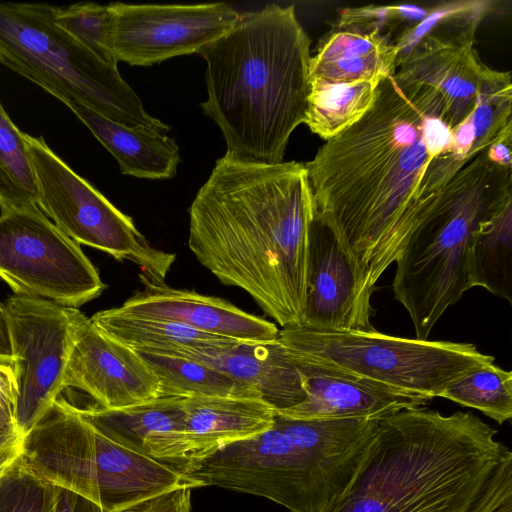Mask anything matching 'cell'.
Instances as JSON below:
<instances>
[{
    "label": "cell",
    "mask_w": 512,
    "mask_h": 512,
    "mask_svg": "<svg viewBox=\"0 0 512 512\" xmlns=\"http://www.w3.org/2000/svg\"><path fill=\"white\" fill-rule=\"evenodd\" d=\"M373 290L351 252L314 212L308 231L302 327L317 331H371Z\"/></svg>",
    "instance_id": "obj_15"
},
{
    "label": "cell",
    "mask_w": 512,
    "mask_h": 512,
    "mask_svg": "<svg viewBox=\"0 0 512 512\" xmlns=\"http://www.w3.org/2000/svg\"><path fill=\"white\" fill-rule=\"evenodd\" d=\"M181 357L223 372L276 412L297 406L306 397L301 374L278 339L238 341L222 349L187 352Z\"/></svg>",
    "instance_id": "obj_20"
},
{
    "label": "cell",
    "mask_w": 512,
    "mask_h": 512,
    "mask_svg": "<svg viewBox=\"0 0 512 512\" xmlns=\"http://www.w3.org/2000/svg\"><path fill=\"white\" fill-rule=\"evenodd\" d=\"M512 84L510 72L486 67L474 109L452 129V146L446 158L460 170L474 156L485 150L512 125Z\"/></svg>",
    "instance_id": "obj_25"
},
{
    "label": "cell",
    "mask_w": 512,
    "mask_h": 512,
    "mask_svg": "<svg viewBox=\"0 0 512 512\" xmlns=\"http://www.w3.org/2000/svg\"><path fill=\"white\" fill-rule=\"evenodd\" d=\"M512 125L508 126L486 149V154L493 164L511 169Z\"/></svg>",
    "instance_id": "obj_39"
},
{
    "label": "cell",
    "mask_w": 512,
    "mask_h": 512,
    "mask_svg": "<svg viewBox=\"0 0 512 512\" xmlns=\"http://www.w3.org/2000/svg\"><path fill=\"white\" fill-rule=\"evenodd\" d=\"M56 6L0 2V63L59 99L78 101L129 128L166 133L135 91L107 64L60 28Z\"/></svg>",
    "instance_id": "obj_8"
},
{
    "label": "cell",
    "mask_w": 512,
    "mask_h": 512,
    "mask_svg": "<svg viewBox=\"0 0 512 512\" xmlns=\"http://www.w3.org/2000/svg\"><path fill=\"white\" fill-rule=\"evenodd\" d=\"M288 356L301 374L306 391L302 403L277 411L289 418L381 420L401 410L423 406L431 400Z\"/></svg>",
    "instance_id": "obj_17"
},
{
    "label": "cell",
    "mask_w": 512,
    "mask_h": 512,
    "mask_svg": "<svg viewBox=\"0 0 512 512\" xmlns=\"http://www.w3.org/2000/svg\"><path fill=\"white\" fill-rule=\"evenodd\" d=\"M55 487L54 512H106L96 503L77 493Z\"/></svg>",
    "instance_id": "obj_38"
},
{
    "label": "cell",
    "mask_w": 512,
    "mask_h": 512,
    "mask_svg": "<svg viewBox=\"0 0 512 512\" xmlns=\"http://www.w3.org/2000/svg\"><path fill=\"white\" fill-rule=\"evenodd\" d=\"M143 289L118 309L127 314L175 322L208 334L241 342H272L278 327L223 299L153 283L140 276Z\"/></svg>",
    "instance_id": "obj_18"
},
{
    "label": "cell",
    "mask_w": 512,
    "mask_h": 512,
    "mask_svg": "<svg viewBox=\"0 0 512 512\" xmlns=\"http://www.w3.org/2000/svg\"><path fill=\"white\" fill-rule=\"evenodd\" d=\"M23 442L16 426L0 424V474L20 457Z\"/></svg>",
    "instance_id": "obj_37"
},
{
    "label": "cell",
    "mask_w": 512,
    "mask_h": 512,
    "mask_svg": "<svg viewBox=\"0 0 512 512\" xmlns=\"http://www.w3.org/2000/svg\"><path fill=\"white\" fill-rule=\"evenodd\" d=\"M116 60L151 66L198 53L225 35L239 13L227 3L192 5L109 4Z\"/></svg>",
    "instance_id": "obj_14"
},
{
    "label": "cell",
    "mask_w": 512,
    "mask_h": 512,
    "mask_svg": "<svg viewBox=\"0 0 512 512\" xmlns=\"http://www.w3.org/2000/svg\"><path fill=\"white\" fill-rule=\"evenodd\" d=\"M511 202V169L490 162L485 150L442 189L395 260L394 297L407 310L416 338L428 339L448 307L470 289L466 260L473 233Z\"/></svg>",
    "instance_id": "obj_6"
},
{
    "label": "cell",
    "mask_w": 512,
    "mask_h": 512,
    "mask_svg": "<svg viewBox=\"0 0 512 512\" xmlns=\"http://www.w3.org/2000/svg\"><path fill=\"white\" fill-rule=\"evenodd\" d=\"M452 139L439 93L391 76L363 118L304 163L315 215L337 232L369 289L438 203L425 175Z\"/></svg>",
    "instance_id": "obj_1"
},
{
    "label": "cell",
    "mask_w": 512,
    "mask_h": 512,
    "mask_svg": "<svg viewBox=\"0 0 512 512\" xmlns=\"http://www.w3.org/2000/svg\"><path fill=\"white\" fill-rule=\"evenodd\" d=\"M0 363H3V362H0Z\"/></svg>",
    "instance_id": "obj_41"
},
{
    "label": "cell",
    "mask_w": 512,
    "mask_h": 512,
    "mask_svg": "<svg viewBox=\"0 0 512 512\" xmlns=\"http://www.w3.org/2000/svg\"><path fill=\"white\" fill-rule=\"evenodd\" d=\"M427 12L428 9L412 5H369L346 8L341 12L337 29L360 33L377 31L385 35L384 31L396 24L408 23L409 26H412L420 22L427 15Z\"/></svg>",
    "instance_id": "obj_33"
},
{
    "label": "cell",
    "mask_w": 512,
    "mask_h": 512,
    "mask_svg": "<svg viewBox=\"0 0 512 512\" xmlns=\"http://www.w3.org/2000/svg\"><path fill=\"white\" fill-rule=\"evenodd\" d=\"M159 380V397L238 396L255 398L214 367L192 359L137 352ZM257 399V398H255Z\"/></svg>",
    "instance_id": "obj_28"
},
{
    "label": "cell",
    "mask_w": 512,
    "mask_h": 512,
    "mask_svg": "<svg viewBox=\"0 0 512 512\" xmlns=\"http://www.w3.org/2000/svg\"><path fill=\"white\" fill-rule=\"evenodd\" d=\"M4 308L16 384L15 425L25 437L64 390L76 308L17 294Z\"/></svg>",
    "instance_id": "obj_13"
},
{
    "label": "cell",
    "mask_w": 512,
    "mask_h": 512,
    "mask_svg": "<svg viewBox=\"0 0 512 512\" xmlns=\"http://www.w3.org/2000/svg\"><path fill=\"white\" fill-rule=\"evenodd\" d=\"M193 485L178 486L152 495L114 512H190Z\"/></svg>",
    "instance_id": "obj_35"
},
{
    "label": "cell",
    "mask_w": 512,
    "mask_h": 512,
    "mask_svg": "<svg viewBox=\"0 0 512 512\" xmlns=\"http://www.w3.org/2000/svg\"><path fill=\"white\" fill-rule=\"evenodd\" d=\"M0 278L14 294L76 309L106 288L80 245L38 206L1 212Z\"/></svg>",
    "instance_id": "obj_12"
},
{
    "label": "cell",
    "mask_w": 512,
    "mask_h": 512,
    "mask_svg": "<svg viewBox=\"0 0 512 512\" xmlns=\"http://www.w3.org/2000/svg\"><path fill=\"white\" fill-rule=\"evenodd\" d=\"M184 398L158 397L120 409L79 408L104 435L184 475L192 463L185 432Z\"/></svg>",
    "instance_id": "obj_19"
},
{
    "label": "cell",
    "mask_w": 512,
    "mask_h": 512,
    "mask_svg": "<svg viewBox=\"0 0 512 512\" xmlns=\"http://www.w3.org/2000/svg\"><path fill=\"white\" fill-rule=\"evenodd\" d=\"M55 488L19 457L0 474V512H54Z\"/></svg>",
    "instance_id": "obj_32"
},
{
    "label": "cell",
    "mask_w": 512,
    "mask_h": 512,
    "mask_svg": "<svg viewBox=\"0 0 512 512\" xmlns=\"http://www.w3.org/2000/svg\"><path fill=\"white\" fill-rule=\"evenodd\" d=\"M63 386L80 390L105 409H120L159 397V380L131 348L102 333L79 309Z\"/></svg>",
    "instance_id": "obj_16"
},
{
    "label": "cell",
    "mask_w": 512,
    "mask_h": 512,
    "mask_svg": "<svg viewBox=\"0 0 512 512\" xmlns=\"http://www.w3.org/2000/svg\"><path fill=\"white\" fill-rule=\"evenodd\" d=\"M380 82L326 84L309 81L304 123L322 139H332L371 109Z\"/></svg>",
    "instance_id": "obj_27"
},
{
    "label": "cell",
    "mask_w": 512,
    "mask_h": 512,
    "mask_svg": "<svg viewBox=\"0 0 512 512\" xmlns=\"http://www.w3.org/2000/svg\"><path fill=\"white\" fill-rule=\"evenodd\" d=\"M65 105L114 156L122 174L154 180L175 176L180 153L173 138L161 132L126 127L78 101Z\"/></svg>",
    "instance_id": "obj_22"
},
{
    "label": "cell",
    "mask_w": 512,
    "mask_h": 512,
    "mask_svg": "<svg viewBox=\"0 0 512 512\" xmlns=\"http://www.w3.org/2000/svg\"><path fill=\"white\" fill-rule=\"evenodd\" d=\"M37 206V188L24 132L0 102L1 212Z\"/></svg>",
    "instance_id": "obj_29"
},
{
    "label": "cell",
    "mask_w": 512,
    "mask_h": 512,
    "mask_svg": "<svg viewBox=\"0 0 512 512\" xmlns=\"http://www.w3.org/2000/svg\"><path fill=\"white\" fill-rule=\"evenodd\" d=\"M315 207L304 163L216 161L190 209L188 246L282 328L302 325Z\"/></svg>",
    "instance_id": "obj_2"
},
{
    "label": "cell",
    "mask_w": 512,
    "mask_h": 512,
    "mask_svg": "<svg viewBox=\"0 0 512 512\" xmlns=\"http://www.w3.org/2000/svg\"><path fill=\"white\" fill-rule=\"evenodd\" d=\"M469 288L512 302V202L473 233L466 260Z\"/></svg>",
    "instance_id": "obj_26"
},
{
    "label": "cell",
    "mask_w": 512,
    "mask_h": 512,
    "mask_svg": "<svg viewBox=\"0 0 512 512\" xmlns=\"http://www.w3.org/2000/svg\"><path fill=\"white\" fill-rule=\"evenodd\" d=\"M183 404L192 463L267 430L276 415L270 405L250 397L195 396L184 398Z\"/></svg>",
    "instance_id": "obj_21"
},
{
    "label": "cell",
    "mask_w": 512,
    "mask_h": 512,
    "mask_svg": "<svg viewBox=\"0 0 512 512\" xmlns=\"http://www.w3.org/2000/svg\"><path fill=\"white\" fill-rule=\"evenodd\" d=\"M492 1H453L428 9L418 23L393 42L399 61L396 83L435 89L443 105V122L452 130L475 107L486 65L475 50V33L492 9Z\"/></svg>",
    "instance_id": "obj_11"
},
{
    "label": "cell",
    "mask_w": 512,
    "mask_h": 512,
    "mask_svg": "<svg viewBox=\"0 0 512 512\" xmlns=\"http://www.w3.org/2000/svg\"><path fill=\"white\" fill-rule=\"evenodd\" d=\"M440 397L481 411L498 424L512 417V372L492 363L452 381Z\"/></svg>",
    "instance_id": "obj_30"
},
{
    "label": "cell",
    "mask_w": 512,
    "mask_h": 512,
    "mask_svg": "<svg viewBox=\"0 0 512 512\" xmlns=\"http://www.w3.org/2000/svg\"><path fill=\"white\" fill-rule=\"evenodd\" d=\"M23 463L45 481L114 512L182 486L200 487L177 470L134 452L57 398L24 437Z\"/></svg>",
    "instance_id": "obj_7"
},
{
    "label": "cell",
    "mask_w": 512,
    "mask_h": 512,
    "mask_svg": "<svg viewBox=\"0 0 512 512\" xmlns=\"http://www.w3.org/2000/svg\"><path fill=\"white\" fill-rule=\"evenodd\" d=\"M278 340L292 356L431 400L452 381L495 360L471 343L395 337L376 329L286 327Z\"/></svg>",
    "instance_id": "obj_9"
},
{
    "label": "cell",
    "mask_w": 512,
    "mask_h": 512,
    "mask_svg": "<svg viewBox=\"0 0 512 512\" xmlns=\"http://www.w3.org/2000/svg\"><path fill=\"white\" fill-rule=\"evenodd\" d=\"M0 362L12 366L13 354L8 318L4 305L0 304Z\"/></svg>",
    "instance_id": "obj_40"
},
{
    "label": "cell",
    "mask_w": 512,
    "mask_h": 512,
    "mask_svg": "<svg viewBox=\"0 0 512 512\" xmlns=\"http://www.w3.org/2000/svg\"><path fill=\"white\" fill-rule=\"evenodd\" d=\"M311 40L293 6L270 4L239 14L235 25L199 54L207 63L204 113L220 128L225 156L283 162L304 123Z\"/></svg>",
    "instance_id": "obj_3"
},
{
    "label": "cell",
    "mask_w": 512,
    "mask_h": 512,
    "mask_svg": "<svg viewBox=\"0 0 512 512\" xmlns=\"http://www.w3.org/2000/svg\"><path fill=\"white\" fill-rule=\"evenodd\" d=\"M16 384L12 366L0 363V424L15 425Z\"/></svg>",
    "instance_id": "obj_36"
},
{
    "label": "cell",
    "mask_w": 512,
    "mask_h": 512,
    "mask_svg": "<svg viewBox=\"0 0 512 512\" xmlns=\"http://www.w3.org/2000/svg\"><path fill=\"white\" fill-rule=\"evenodd\" d=\"M38 208L79 245L100 250L141 269V277L163 283L175 254L153 247L133 220L51 150L42 136L24 133Z\"/></svg>",
    "instance_id": "obj_10"
},
{
    "label": "cell",
    "mask_w": 512,
    "mask_h": 512,
    "mask_svg": "<svg viewBox=\"0 0 512 512\" xmlns=\"http://www.w3.org/2000/svg\"><path fill=\"white\" fill-rule=\"evenodd\" d=\"M398 50L377 31L337 30L310 59L308 81L345 84L394 76Z\"/></svg>",
    "instance_id": "obj_23"
},
{
    "label": "cell",
    "mask_w": 512,
    "mask_h": 512,
    "mask_svg": "<svg viewBox=\"0 0 512 512\" xmlns=\"http://www.w3.org/2000/svg\"><path fill=\"white\" fill-rule=\"evenodd\" d=\"M470 412L422 406L379 421L369 460L334 512H467L510 450Z\"/></svg>",
    "instance_id": "obj_4"
},
{
    "label": "cell",
    "mask_w": 512,
    "mask_h": 512,
    "mask_svg": "<svg viewBox=\"0 0 512 512\" xmlns=\"http://www.w3.org/2000/svg\"><path fill=\"white\" fill-rule=\"evenodd\" d=\"M90 320L105 335L140 353L182 356L238 342L175 322L127 314L118 307L99 311Z\"/></svg>",
    "instance_id": "obj_24"
},
{
    "label": "cell",
    "mask_w": 512,
    "mask_h": 512,
    "mask_svg": "<svg viewBox=\"0 0 512 512\" xmlns=\"http://www.w3.org/2000/svg\"><path fill=\"white\" fill-rule=\"evenodd\" d=\"M467 512H512V453L502 459Z\"/></svg>",
    "instance_id": "obj_34"
},
{
    "label": "cell",
    "mask_w": 512,
    "mask_h": 512,
    "mask_svg": "<svg viewBox=\"0 0 512 512\" xmlns=\"http://www.w3.org/2000/svg\"><path fill=\"white\" fill-rule=\"evenodd\" d=\"M56 24L102 61L117 67L113 52L110 5L81 2L55 9Z\"/></svg>",
    "instance_id": "obj_31"
},
{
    "label": "cell",
    "mask_w": 512,
    "mask_h": 512,
    "mask_svg": "<svg viewBox=\"0 0 512 512\" xmlns=\"http://www.w3.org/2000/svg\"><path fill=\"white\" fill-rule=\"evenodd\" d=\"M379 421L276 412L270 428L192 463L184 476L200 487L265 497L290 512H334L369 460Z\"/></svg>",
    "instance_id": "obj_5"
}]
</instances>
